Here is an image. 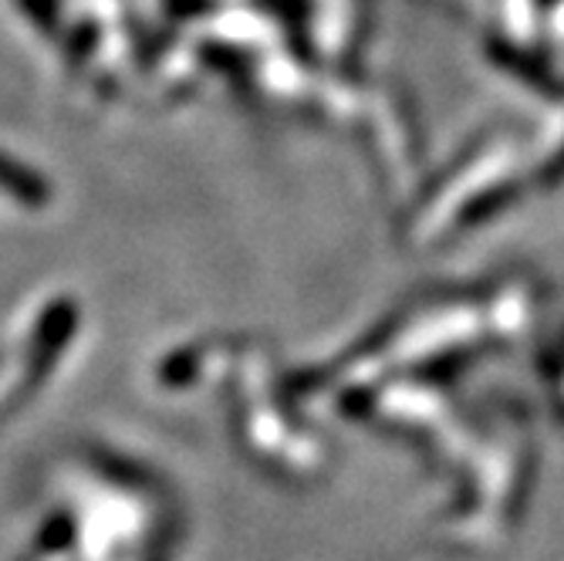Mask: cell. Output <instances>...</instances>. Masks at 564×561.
<instances>
[{"label": "cell", "mask_w": 564, "mask_h": 561, "mask_svg": "<svg viewBox=\"0 0 564 561\" xmlns=\"http://www.w3.org/2000/svg\"><path fill=\"white\" fill-rule=\"evenodd\" d=\"M18 4L31 14L34 24H41L44 31H55V24H58V0H18Z\"/></svg>", "instance_id": "1"}]
</instances>
